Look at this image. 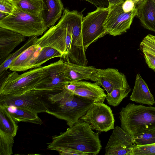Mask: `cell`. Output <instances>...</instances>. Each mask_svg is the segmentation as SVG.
<instances>
[{
	"mask_svg": "<svg viewBox=\"0 0 155 155\" xmlns=\"http://www.w3.org/2000/svg\"><path fill=\"white\" fill-rule=\"evenodd\" d=\"M135 145L133 137L121 127L116 126L105 147V155H130Z\"/></svg>",
	"mask_w": 155,
	"mask_h": 155,
	"instance_id": "cell-14",
	"label": "cell"
},
{
	"mask_svg": "<svg viewBox=\"0 0 155 155\" xmlns=\"http://www.w3.org/2000/svg\"><path fill=\"white\" fill-rule=\"evenodd\" d=\"M130 155H155V143L147 145H135Z\"/></svg>",
	"mask_w": 155,
	"mask_h": 155,
	"instance_id": "cell-30",
	"label": "cell"
},
{
	"mask_svg": "<svg viewBox=\"0 0 155 155\" xmlns=\"http://www.w3.org/2000/svg\"><path fill=\"white\" fill-rule=\"evenodd\" d=\"M131 91V88L128 89L116 88L107 94L106 99L110 105L117 106L124 98L128 96Z\"/></svg>",
	"mask_w": 155,
	"mask_h": 155,
	"instance_id": "cell-27",
	"label": "cell"
},
{
	"mask_svg": "<svg viewBox=\"0 0 155 155\" xmlns=\"http://www.w3.org/2000/svg\"><path fill=\"white\" fill-rule=\"evenodd\" d=\"M17 122L6 108L0 104V130L15 137L18 128Z\"/></svg>",
	"mask_w": 155,
	"mask_h": 155,
	"instance_id": "cell-23",
	"label": "cell"
},
{
	"mask_svg": "<svg viewBox=\"0 0 155 155\" xmlns=\"http://www.w3.org/2000/svg\"><path fill=\"white\" fill-rule=\"evenodd\" d=\"M15 7L31 15H41L43 9L41 0H14Z\"/></svg>",
	"mask_w": 155,
	"mask_h": 155,
	"instance_id": "cell-24",
	"label": "cell"
},
{
	"mask_svg": "<svg viewBox=\"0 0 155 155\" xmlns=\"http://www.w3.org/2000/svg\"><path fill=\"white\" fill-rule=\"evenodd\" d=\"M145 62L149 68L155 71V54L150 51H143Z\"/></svg>",
	"mask_w": 155,
	"mask_h": 155,
	"instance_id": "cell-33",
	"label": "cell"
},
{
	"mask_svg": "<svg viewBox=\"0 0 155 155\" xmlns=\"http://www.w3.org/2000/svg\"><path fill=\"white\" fill-rule=\"evenodd\" d=\"M90 80L102 87L107 94L115 89L130 88L125 75L115 68H97Z\"/></svg>",
	"mask_w": 155,
	"mask_h": 155,
	"instance_id": "cell-13",
	"label": "cell"
},
{
	"mask_svg": "<svg viewBox=\"0 0 155 155\" xmlns=\"http://www.w3.org/2000/svg\"><path fill=\"white\" fill-rule=\"evenodd\" d=\"M72 27L71 48L65 61L81 65H87L88 61L84 50L82 33L83 15L76 10H70Z\"/></svg>",
	"mask_w": 155,
	"mask_h": 155,
	"instance_id": "cell-9",
	"label": "cell"
},
{
	"mask_svg": "<svg viewBox=\"0 0 155 155\" xmlns=\"http://www.w3.org/2000/svg\"><path fill=\"white\" fill-rule=\"evenodd\" d=\"M135 4L136 6L142 2L143 0H131Z\"/></svg>",
	"mask_w": 155,
	"mask_h": 155,
	"instance_id": "cell-38",
	"label": "cell"
},
{
	"mask_svg": "<svg viewBox=\"0 0 155 155\" xmlns=\"http://www.w3.org/2000/svg\"><path fill=\"white\" fill-rule=\"evenodd\" d=\"M48 75L37 84L34 90L43 94L57 92L69 84L65 76L64 61H58L45 66Z\"/></svg>",
	"mask_w": 155,
	"mask_h": 155,
	"instance_id": "cell-12",
	"label": "cell"
},
{
	"mask_svg": "<svg viewBox=\"0 0 155 155\" xmlns=\"http://www.w3.org/2000/svg\"><path fill=\"white\" fill-rule=\"evenodd\" d=\"M86 1L92 4L97 7L101 6V4L98 0H81Z\"/></svg>",
	"mask_w": 155,
	"mask_h": 155,
	"instance_id": "cell-35",
	"label": "cell"
},
{
	"mask_svg": "<svg viewBox=\"0 0 155 155\" xmlns=\"http://www.w3.org/2000/svg\"><path fill=\"white\" fill-rule=\"evenodd\" d=\"M25 37L11 30L0 27V62L1 64Z\"/></svg>",
	"mask_w": 155,
	"mask_h": 155,
	"instance_id": "cell-15",
	"label": "cell"
},
{
	"mask_svg": "<svg viewBox=\"0 0 155 155\" xmlns=\"http://www.w3.org/2000/svg\"><path fill=\"white\" fill-rule=\"evenodd\" d=\"M70 11L64 8L57 24L38 38L36 43L41 48L50 47L57 50L62 54L63 59L69 52L71 41L72 27Z\"/></svg>",
	"mask_w": 155,
	"mask_h": 155,
	"instance_id": "cell-4",
	"label": "cell"
},
{
	"mask_svg": "<svg viewBox=\"0 0 155 155\" xmlns=\"http://www.w3.org/2000/svg\"><path fill=\"white\" fill-rule=\"evenodd\" d=\"M136 8L134 2L131 0H125L122 5V8L125 12H130Z\"/></svg>",
	"mask_w": 155,
	"mask_h": 155,
	"instance_id": "cell-34",
	"label": "cell"
},
{
	"mask_svg": "<svg viewBox=\"0 0 155 155\" xmlns=\"http://www.w3.org/2000/svg\"><path fill=\"white\" fill-rule=\"evenodd\" d=\"M38 36H35L30 37L29 38L20 48L15 52L10 54L1 64L0 66V77L1 78L8 69V68L11 63L22 53L30 46L36 44L38 39Z\"/></svg>",
	"mask_w": 155,
	"mask_h": 155,
	"instance_id": "cell-25",
	"label": "cell"
},
{
	"mask_svg": "<svg viewBox=\"0 0 155 155\" xmlns=\"http://www.w3.org/2000/svg\"><path fill=\"white\" fill-rule=\"evenodd\" d=\"M124 1L108 6L109 12L104 26L107 34L110 35L115 36L126 32L137 15L136 8L128 12L123 11L122 5Z\"/></svg>",
	"mask_w": 155,
	"mask_h": 155,
	"instance_id": "cell-11",
	"label": "cell"
},
{
	"mask_svg": "<svg viewBox=\"0 0 155 155\" xmlns=\"http://www.w3.org/2000/svg\"><path fill=\"white\" fill-rule=\"evenodd\" d=\"M0 27L29 37L41 35L48 29L45 25L41 15L34 16L15 6L8 16L0 21Z\"/></svg>",
	"mask_w": 155,
	"mask_h": 155,
	"instance_id": "cell-6",
	"label": "cell"
},
{
	"mask_svg": "<svg viewBox=\"0 0 155 155\" xmlns=\"http://www.w3.org/2000/svg\"><path fill=\"white\" fill-rule=\"evenodd\" d=\"M41 94L47 108V113L65 120L69 127L79 121L94 102L65 88L53 93Z\"/></svg>",
	"mask_w": 155,
	"mask_h": 155,
	"instance_id": "cell-2",
	"label": "cell"
},
{
	"mask_svg": "<svg viewBox=\"0 0 155 155\" xmlns=\"http://www.w3.org/2000/svg\"><path fill=\"white\" fill-rule=\"evenodd\" d=\"M109 12V8L97 7L94 11L83 17L82 33L84 49L98 39L108 34L104 26Z\"/></svg>",
	"mask_w": 155,
	"mask_h": 155,
	"instance_id": "cell-7",
	"label": "cell"
},
{
	"mask_svg": "<svg viewBox=\"0 0 155 155\" xmlns=\"http://www.w3.org/2000/svg\"><path fill=\"white\" fill-rule=\"evenodd\" d=\"M136 16L145 28L155 32V4L153 0H143L136 6Z\"/></svg>",
	"mask_w": 155,
	"mask_h": 155,
	"instance_id": "cell-20",
	"label": "cell"
},
{
	"mask_svg": "<svg viewBox=\"0 0 155 155\" xmlns=\"http://www.w3.org/2000/svg\"><path fill=\"white\" fill-rule=\"evenodd\" d=\"M140 47L142 51H147L155 54V36L147 35L140 42Z\"/></svg>",
	"mask_w": 155,
	"mask_h": 155,
	"instance_id": "cell-31",
	"label": "cell"
},
{
	"mask_svg": "<svg viewBox=\"0 0 155 155\" xmlns=\"http://www.w3.org/2000/svg\"><path fill=\"white\" fill-rule=\"evenodd\" d=\"M52 138L47 149L61 155H96L102 148L98 134L84 122L79 121Z\"/></svg>",
	"mask_w": 155,
	"mask_h": 155,
	"instance_id": "cell-1",
	"label": "cell"
},
{
	"mask_svg": "<svg viewBox=\"0 0 155 155\" xmlns=\"http://www.w3.org/2000/svg\"><path fill=\"white\" fill-rule=\"evenodd\" d=\"M56 57H63L62 54L57 50L50 47L41 48L34 59L33 68L40 67L48 60Z\"/></svg>",
	"mask_w": 155,
	"mask_h": 155,
	"instance_id": "cell-26",
	"label": "cell"
},
{
	"mask_svg": "<svg viewBox=\"0 0 155 155\" xmlns=\"http://www.w3.org/2000/svg\"><path fill=\"white\" fill-rule=\"evenodd\" d=\"M48 75L45 66L34 68L21 74L12 71L1 84L0 95L19 96L34 90Z\"/></svg>",
	"mask_w": 155,
	"mask_h": 155,
	"instance_id": "cell-5",
	"label": "cell"
},
{
	"mask_svg": "<svg viewBox=\"0 0 155 155\" xmlns=\"http://www.w3.org/2000/svg\"><path fill=\"white\" fill-rule=\"evenodd\" d=\"M79 121L87 123L92 130L99 132H106L114 128L112 110L104 102H94Z\"/></svg>",
	"mask_w": 155,
	"mask_h": 155,
	"instance_id": "cell-8",
	"label": "cell"
},
{
	"mask_svg": "<svg viewBox=\"0 0 155 155\" xmlns=\"http://www.w3.org/2000/svg\"><path fill=\"white\" fill-rule=\"evenodd\" d=\"M64 73L69 84L82 80H90L97 68L93 66L81 65L64 61Z\"/></svg>",
	"mask_w": 155,
	"mask_h": 155,
	"instance_id": "cell-17",
	"label": "cell"
},
{
	"mask_svg": "<svg viewBox=\"0 0 155 155\" xmlns=\"http://www.w3.org/2000/svg\"><path fill=\"white\" fill-rule=\"evenodd\" d=\"M15 6L14 0H0V12L10 14Z\"/></svg>",
	"mask_w": 155,
	"mask_h": 155,
	"instance_id": "cell-32",
	"label": "cell"
},
{
	"mask_svg": "<svg viewBox=\"0 0 155 155\" xmlns=\"http://www.w3.org/2000/svg\"><path fill=\"white\" fill-rule=\"evenodd\" d=\"M77 86L73 94L75 95L86 98L94 102H104L107 94L104 90L97 83L84 81L73 82Z\"/></svg>",
	"mask_w": 155,
	"mask_h": 155,
	"instance_id": "cell-16",
	"label": "cell"
},
{
	"mask_svg": "<svg viewBox=\"0 0 155 155\" xmlns=\"http://www.w3.org/2000/svg\"><path fill=\"white\" fill-rule=\"evenodd\" d=\"M43 9L41 15L48 28L54 25L61 17L64 8L61 0H41Z\"/></svg>",
	"mask_w": 155,
	"mask_h": 155,
	"instance_id": "cell-18",
	"label": "cell"
},
{
	"mask_svg": "<svg viewBox=\"0 0 155 155\" xmlns=\"http://www.w3.org/2000/svg\"><path fill=\"white\" fill-rule=\"evenodd\" d=\"M119 114L121 127L132 137L155 129V107L130 103Z\"/></svg>",
	"mask_w": 155,
	"mask_h": 155,
	"instance_id": "cell-3",
	"label": "cell"
},
{
	"mask_svg": "<svg viewBox=\"0 0 155 155\" xmlns=\"http://www.w3.org/2000/svg\"><path fill=\"white\" fill-rule=\"evenodd\" d=\"M135 145H144L155 143V129L133 137Z\"/></svg>",
	"mask_w": 155,
	"mask_h": 155,
	"instance_id": "cell-29",
	"label": "cell"
},
{
	"mask_svg": "<svg viewBox=\"0 0 155 155\" xmlns=\"http://www.w3.org/2000/svg\"><path fill=\"white\" fill-rule=\"evenodd\" d=\"M130 99L137 103L149 106L153 105L155 103L154 97L147 85L139 74L136 75L134 87Z\"/></svg>",
	"mask_w": 155,
	"mask_h": 155,
	"instance_id": "cell-19",
	"label": "cell"
},
{
	"mask_svg": "<svg viewBox=\"0 0 155 155\" xmlns=\"http://www.w3.org/2000/svg\"><path fill=\"white\" fill-rule=\"evenodd\" d=\"M40 48L36 44L30 46L11 63L8 69L12 71H23L33 68L34 59Z\"/></svg>",
	"mask_w": 155,
	"mask_h": 155,
	"instance_id": "cell-21",
	"label": "cell"
},
{
	"mask_svg": "<svg viewBox=\"0 0 155 155\" xmlns=\"http://www.w3.org/2000/svg\"><path fill=\"white\" fill-rule=\"evenodd\" d=\"M14 137L0 130V155H11Z\"/></svg>",
	"mask_w": 155,
	"mask_h": 155,
	"instance_id": "cell-28",
	"label": "cell"
},
{
	"mask_svg": "<svg viewBox=\"0 0 155 155\" xmlns=\"http://www.w3.org/2000/svg\"><path fill=\"white\" fill-rule=\"evenodd\" d=\"M5 107L17 122H25L40 125L43 123L36 113L12 105Z\"/></svg>",
	"mask_w": 155,
	"mask_h": 155,
	"instance_id": "cell-22",
	"label": "cell"
},
{
	"mask_svg": "<svg viewBox=\"0 0 155 155\" xmlns=\"http://www.w3.org/2000/svg\"><path fill=\"white\" fill-rule=\"evenodd\" d=\"M9 14L2 12H0V21L3 20Z\"/></svg>",
	"mask_w": 155,
	"mask_h": 155,
	"instance_id": "cell-37",
	"label": "cell"
},
{
	"mask_svg": "<svg viewBox=\"0 0 155 155\" xmlns=\"http://www.w3.org/2000/svg\"><path fill=\"white\" fill-rule=\"evenodd\" d=\"M153 0L154 2V3L155 4V0Z\"/></svg>",
	"mask_w": 155,
	"mask_h": 155,
	"instance_id": "cell-39",
	"label": "cell"
},
{
	"mask_svg": "<svg viewBox=\"0 0 155 155\" xmlns=\"http://www.w3.org/2000/svg\"><path fill=\"white\" fill-rule=\"evenodd\" d=\"M0 104L14 106L37 114L47 113V110L43 95L35 90L19 96L0 95Z\"/></svg>",
	"mask_w": 155,
	"mask_h": 155,
	"instance_id": "cell-10",
	"label": "cell"
},
{
	"mask_svg": "<svg viewBox=\"0 0 155 155\" xmlns=\"http://www.w3.org/2000/svg\"><path fill=\"white\" fill-rule=\"evenodd\" d=\"M125 0H108L109 5L108 6H111L116 4H117L123 2Z\"/></svg>",
	"mask_w": 155,
	"mask_h": 155,
	"instance_id": "cell-36",
	"label": "cell"
}]
</instances>
